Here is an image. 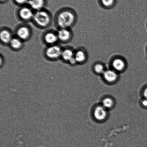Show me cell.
I'll use <instances>...</instances> for the list:
<instances>
[{"label": "cell", "mask_w": 147, "mask_h": 147, "mask_svg": "<svg viewBox=\"0 0 147 147\" xmlns=\"http://www.w3.org/2000/svg\"><path fill=\"white\" fill-rule=\"evenodd\" d=\"M0 60H1V63H0V67L1 68L4 66V63H5V59L4 56L1 54L0 55Z\"/></svg>", "instance_id": "obj_21"}, {"label": "cell", "mask_w": 147, "mask_h": 147, "mask_svg": "<svg viewBox=\"0 0 147 147\" xmlns=\"http://www.w3.org/2000/svg\"><path fill=\"white\" fill-rule=\"evenodd\" d=\"M106 69L105 64L101 62H96L93 65V71L96 74L103 75Z\"/></svg>", "instance_id": "obj_16"}, {"label": "cell", "mask_w": 147, "mask_h": 147, "mask_svg": "<svg viewBox=\"0 0 147 147\" xmlns=\"http://www.w3.org/2000/svg\"><path fill=\"white\" fill-rule=\"evenodd\" d=\"M35 11L28 4L18 7L15 12L17 19L21 23H27L32 21Z\"/></svg>", "instance_id": "obj_5"}, {"label": "cell", "mask_w": 147, "mask_h": 147, "mask_svg": "<svg viewBox=\"0 0 147 147\" xmlns=\"http://www.w3.org/2000/svg\"><path fill=\"white\" fill-rule=\"evenodd\" d=\"M142 104L144 106L147 107V99H145L142 102Z\"/></svg>", "instance_id": "obj_22"}, {"label": "cell", "mask_w": 147, "mask_h": 147, "mask_svg": "<svg viewBox=\"0 0 147 147\" xmlns=\"http://www.w3.org/2000/svg\"><path fill=\"white\" fill-rule=\"evenodd\" d=\"M14 36L24 43L31 39L33 35V30L31 26L27 23H21L17 24L13 30Z\"/></svg>", "instance_id": "obj_4"}, {"label": "cell", "mask_w": 147, "mask_h": 147, "mask_svg": "<svg viewBox=\"0 0 147 147\" xmlns=\"http://www.w3.org/2000/svg\"><path fill=\"white\" fill-rule=\"evenodd\" d=\"M143 95L145 99H147V87L144 90Z\"/></svg>", "instance_id": "obj_23"}, {"label": "cell", "mask_w": 147, "mask_h": 147, "mask_svg": "<svg viewBox=\"0 0 147 147\" xmlns=\"http://www.w3.org/2000/svg\"><path fill=\"white\" fill-rule=\"evenodd\" d=\"M8 0H0V2L1 4H4L7 3Z\"/></svg>", "instance_id": "obj_24"}, {"label": "cell", "mask_w": 147, "mask_h": 147, "mask_svg": "<svg viewBox=\"0 0 147 147\" xmlns=\"http://www.w3.org/2000/svg\"><path fill=\"white\" fill-rule=\"evenodd\" d=\"M102 106L106 109L110 108L113 105V101L110 98H106L102 101Z\"/></svg>", "instance_id": "obj_18"}, {"label": "cell", "mask_w": 147, "mask_h": 147, "mask_svg": "<svg viewBox=\"0 0 147 147\" xmlns=\"http://www.w3.org/2000/svg\"><path fill=\"white\" fill-rule=\"evenodd\" d=\"M101 4L104 8L110 9L115 5L116 0H100Z\"/></svg>", "instance_id": "obj_17"}, {"label": "cell", "mask_w": 147, "mask_h": 147, "mask_svg": "<svg viewBox=\"0 0 147 147\" xmlns=\"http://www.w3.org/2000/svg\"><path fill=\"white\" fill-rule=\"evenodd\" d=\"M88 57L87 50L84 47H80L75 49L74 58L78 65L85 64L88 60Z\"/></svg>", "instance_id": "obj_10"}, {"label": "cell", "mask_w": 147, "mask_h": 147, "mask_svg": "<svg viewBox=\"0 0 147 147\" xmlns=\"http://www.w3.org/2000/svg\"><path fill=\"white\" fill-rule=\"evenodd\" d=\"M63 47L59 43L45 46L42 53V57L45 60L49 62H55L60 60Z\"/></svg>", "instance_id": "obj_3"}, {"label": "cell", "mask_w": 147, "mask_h": 147, "mask_svg": "<svg viewBox=\"0 0 147 147\" xmlns=\"http://www.w3.org/2000/svg\"><path fill=\"white\" fill-rule=\"evenodd\" d=\"M57 30L59 44H67L72 40L74 33L71 28H60Z\"/></svg>", "instance_id": "obj_9"}, {"label": "cell", "mask_w": 147, "mask_h": 147, "mask_svg": "<svg viewBox=\"0 0 147 147\" xmlns=\"http://www.w3.org/2000/svg\"><path fill=\"white\" fill-rule=\"evenodd\" d=\"M12 1L14 4L18 7L27 5L28 0H12Z\"/></svg>", "instance_id": "obj_19"}, {"label": "cell", "mask_w": 147, "mask_h": 147, "mask_svg": "<svg viewBox=\"0 0 147 147\" xmlns=\"http://www.w3.org/2000/svg\"><path fill=\"white\" fill-rule=\"evenodd\" d=\"M0 28L1 44L4 47H8L10 41L14 37L13 31L5 26H2Z\"/></svg>", "instance_id": "obj_8"}, {"label": "cell", "mask_w": 147, "mask_h": 147, "mask_svg": "<svg viewBox=\"0 0 147 147\" xmlns=\"http://www.w3.org/2000/svg\"><path fill=\"white\" fill-rule=\"evenodd\" d=\"M33 25L39 29L50 28L54 22V16L51 12L46 8L35 11L32 21Z\"/></svg>", "instance_id": "obj_2"}, {"label": "cell", "mask_w": 147, "mask_h": 147, "mask_svg": "<svg viewBox=\"0 0 147 147\" xmlns=\"http://www.w3.org/2000/svg\"><path fill=\"white\" fill-rule=\"evenodd\" d=\"M68 64L70 66H71V67H74V66H77L78 65L77 62H76L74 57L69 62Z\"/></svg>", "instance_id": "obj_20"}, {"label": "cell", "mask_w": 147, "mask_h": 147, "mask_svg": "<svg viewBox=\"0 0 147 147\" xmlns=\"http://www.w3.org/2000/svg\"><path fill=\"white\" fill-rule=\"evenodd\" d=\"M94 115L95 119L97 120L102 121L104 120L107 116L106 109L102 106H97L95 108Z\"/></svg>", "instance_id": "obj_15"}, {"label": "cell", "mask_w": 147, "mask_h": 147, "mask_svg": "<svg viewBox=\"0 0 147 147\" xmlns=\"http://www.w3.org/2000/svg\"><path fill=\"white\" fill-rule=\"evenodd\" d=\"M78 19L77 13L73 8L63 7L56 12L54 16V24L56 29L72 28L76 25Z\"/></svg>", "instance_id": "obj_1"}, {"label": "cell", "mask_w": 147, "mask_h": 147, "mask_svg": "<svg viewBox=\"0 0 147 147\" xmlns=\"http://www.w3.org/2000/svg\"><path fill=\"white\" fill-rule=\"evenodd\" d=\"M47 0H28V5L34 11L46 8Z\"/></svg>", "instance_id": "obj_13"}, {"label": "cell", "mask_w": 147, "mask_h": 147, "mask_svg": "<svg viewBox=\"0 0 147 147\" xmlns=\"http://www.w3.org/2000/svg\"><path fill=\"white\" fill-rule=\"evenodd\" d=\"M40 41L45 46L59 44L57 30L50 28L44 30L40 36Z\"/></svg>", "instance_id": "obj_6"}, {"label": "cell", "mask_w": 147, "mask_h": 147, "mask_svg": "<svg viewBox=\"0 0 147 147\" xmlns=\"http://www.w3.org/2000/svg\"><path fill=\"white\" fill-rule=\"evenodd\" d=\"M24 43L22 40L14 36L9 44L8 47L11 51L18 52L23 48Z\"/></svg>", "instance_id": "obj_12"}, {"label": "cell", "mask_w": 147, "mask_h": 147, "mask_svg": "<svg viewBox=\"0 0 147 147\" xmlns=\"http://www.w3.org/2000/svg\"><path fill=\"white\" fill-rule=\"evenodd\" d=\"M119 73L112 68L107 69L102 75L103 78L109 83L116 81L119 78Z\"/></svg>", "instance_id": "obj_14"}, {"label": "cell", "mask_w": 147, "mask_h": 147, "mask_svg": "<svg viewBox=\"0 0 147 147\" xmlns=\"http://www.w3.org/2000/svg\"><path fill=\"white\" fill-rule=\"evenodd\" d=\"M111 68L118 73L122 72L126 70L127 67V63L123 57L120 56L114 57L111 60Z\"/></svg>", "instance_id": "obj_7"}, {"label": "cell", "mask_w": 147, "mask_h": 147, "mask_svg": "<svg viewBox=\"0 0 147 147\" xmlns=\"http://www.w3.org/2000/svg\"><path fill=\"white\" fill-rule=\"evenodd\" d=\"M75 49L70 45L63 47L60 60L64 64H67L74 57Z\"/></svg>", "instance_id": "obj_11"}]
</instances>
